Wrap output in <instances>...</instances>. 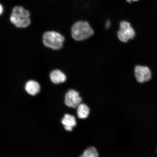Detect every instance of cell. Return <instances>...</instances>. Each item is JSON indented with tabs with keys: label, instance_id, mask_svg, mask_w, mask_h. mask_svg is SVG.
<instances>
[{
	"label": "cell",
	"instance_id": "2",
	"mask_svg": "<svg viewBox=\"0 0 157 157\" xmlns=\"http://www.w3.org/2000/svg\"><path fill=\"white\" fill-rule=\"evenodd\" d=\"M64 40V36L55 31H48L44 33L43 36L45 46L54 50L61 48Z\"/></svg>",
	"mask_w": 157,
	"mask_h": 157
},
{
	"label": "cell",
	"instance_id": "6",
	"mask_svg": "<svg viewBox=\"0 0 157 157\" xmlns=\"http://www.w3.org/2000/svg\"><path fill=\"white\" fill-rule=\"evenodd\" d=\"M10 20L12 23L18 28H24L28 27L31 23L29 17H20L12 13Z\"/></svg>",
	"mask_w": 157,
	"mask_h": 157
},
{
	"label": "cell",
	"instance_id": "14",
	"mask_svg": "<svg viewBox=\"0 0 157 157\" xmlns=\"http://www.w3.org/2000/svg\"><path fill=\"white\" fill-rule=\"evenodd\" d=\"M3 12V8L2 5L0 3V15L2 14Z\"/></svg>",
	"mask_w": 157,
	"mask_h": 157
},
{
	"label": "cell",
	"instance_id": "7",
	"mask_svg": "<svg viewBox=\"0 0 157 157\" xmlns=\"http://www.w3.org/2000/svg\"><path fill=\"white\" fill-rule=\"evenodd\" d=\"M65 129L67 131H71L76 124L75 117L73 115L66 114L62 120Z\"/></svg>",
	"mask_w": 157,
	"mask_h": 157
},
{
	"label": "cell",
	"instance_id": "5",
	"mask_svg": "<svg viewBox=\"0 0 157 157\" xmlns=\"http://www.w3.org/2000/svg\"><path fill=\"white\" fill-rule=\"evenodd\" d=\"M82 99L77 91L70 90L67 93L65 97V103L68 107L76 108L81 103Z\"/></svg>",
	"mask_w": 157,
	"mask_h": 157
},
{
	"label": "cell",
	"instance_id": "12",
	"mask_svg": "<svg viewBox=\"0 0 157 157\" xmlns=\"http://www.w3.org/2000/svg\"><path fill=\"white\" fill-rule=\"evenodd\" d=\"M98 152L94 147H91L85 151L79 157H98Z\"/></svg>",
	"mask_w": 157,
	"mask_h": 157
},
{
	"label": "cell",
	"instance_id": "8",
	"mask_svg": "<svg viewBox=\"0 0 157 157\" xmlns=\"http://www.w3.org/2000/svg\"><path fill=\"white\" fill-rule=\"evenodd\" d=\"M25 88L27 93L33 96L38 94L40 89V86L38 82L33 80H29L27 82Z\"/></svg>",
	"mask_w": 157,
	"mask_h": 157
},
{
	"label": "cell",
	"instance_id": "13",
	"mask_svg": "<svg viewBox=\"0 0 157 157\" xmlns=\"http://www.w3.org/2000/svg\"><path fill=\"white\" fill-rule=\"evenodd\" d=\"M111 25V22L109 21H107V22L105 24V27H106V28L108 29L109 28V27Z\"/></svg>",
	"mask_w": 157,
	"mask_h": 157
},
{
	"label": "cell",
	"instance_id": "4",
	"mask_svg": "<svg viewBox=\"0 0 157 157\" xmlns=\"http://www.w3.org/2000/svg\"><path fill=\"white\" fill-rule=\"evenodd\" d=\"M135 75L137 81L143 83L151 78L152 73L150 68L146 66H137L135 68Z\"/></svg>",
	"mask_w": 157,
	"mask_h": 157
},
{
	"label": "cell",
	"instance_id": "10",
	"mask_svg": "<svg viewBox=\"0 0 157 157\" xmlns=\"http://www.w3.org/2000/svg\"><path fill=\"white\" fill-rule=\"evenodd\" d=\"M77 109L78 117L80 119H86L90 113V109L87 105L84 103L80 104L78 106Z\"/></svg>",
	"mask_w": 157,
	"mask_h": 157
},
{
	"label": "cell",
	"instance_id": "1",
	"mask_svg": "<svg viewBox=\"0 0 157 157\" xmlns=\"http://www.w3.org/2000/svg\"><path fill=\"white\" fill-rule=\"evenodd\" d=\"M94 31L87 21H77L73 25L71 29L72 38L76 41L85 40L94 34Z\"/></svg>",
	"mask_w": 157,
	"mask_h": 157
},
{
	"label": "cell",
	"instance_id": "3",
	"mask_svg": "<svg viewBox=\"0 0 157 157\" xmlns=\"http://www.w3.org/2000/svg\"><path fill=\"white\" fill-rule=\"evenodd\" d=\"M117 36L121 42L126 43L135 36V32L130 23L125 21H121L120 29L117 33Z\"/></svg>",
	"mask_w": 157,
	"mask_h": 157
},
{
	"label": "cell",
	"instance_id": "15",
	"mask_svg": "<svg viewBox=\"0 0 157 157\" xmlns=\"http://www.w3.org/2000/svg\"><path fill=\"white\" fill-rule=\"evenodd\" d=\"M126 1L130 3L132 2H136L139 1V0H126Z\"/></svg>",
	"mask_w": 157,
	"mask_h": 157
},
{
	"label": "cell",
	"instance_id": "11",
	"mask_svg": "<svg viewBox=\"0 0 157 157\" xmlns=\"http://www.w3.org/2000/svg\"><path fill=\"white\" fill-rule=\"evenodd\" d=\"M13 14L25 17H29L30 13L27 10H25L22 7L16 6L13 8L12 13Z\"/></svg>",
	"mask_w": 157,
	"mask_h": 157
},
{
	"label": "cell",
	"instance_id": "9",
	"mask_svg": "<svg viewBox=\"0 0 157 157\" xmlns=\"http://www.w3.org/2000/svg\"><path fill=\"white\" fill-rule=\"evenodd\" d=\"M51 81L54 84H59L66 81V76L63 72L58 70H54L51 72Z\"/></svg>",
	"mask_w": 157,
	"mask_h": 157
}]
</instances>
